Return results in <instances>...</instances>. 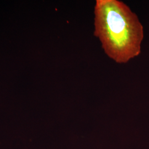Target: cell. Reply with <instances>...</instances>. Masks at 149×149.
<instances>
[{
  "mask_svg": "<svg viewBox=\"0 0 149 149\" xmlns=\"http://www.w3.org/2000/svg\"><path fill=\"white\" fill-rule=\"evenodd\" d=\"M94 15V36L110 59L126 64L138 56L143 27L128 6L118 0H96Z\"/></svg>",
  "mask_w": 149,
  "mask_h": 149,
  "instance_id": "6da1fadb",
  "label": "cell"
}]
</instances>
